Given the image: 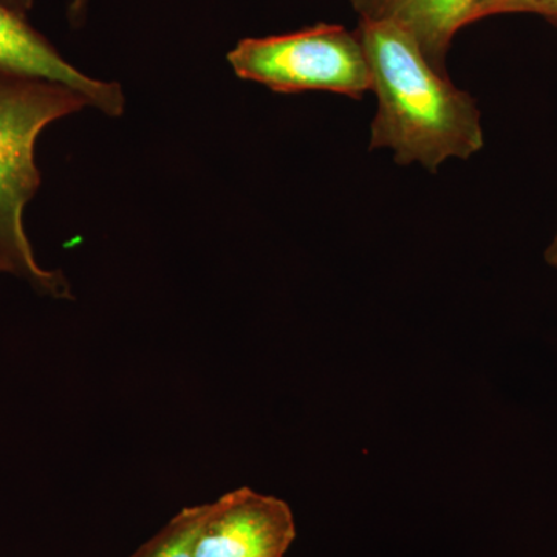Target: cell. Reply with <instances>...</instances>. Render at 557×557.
Listing matches in <instances>:
<instances>
[{
    "label": "cell",
    "instance_id": "7",
    "mask_svg": "<svg viewBox=\"0 0 557 557\" xmlns=\"http://www.w3.org/2000/svg\"><path fill=\"white\" fill-rule=\"evenodd\" d=\"M211 504L183 508L131 557H196L197 539Z\"/></svg>",
    "mask_w": 557,
    "mask_h": 557
},
{
    "label": "cell",
    "instance_id": "2",
    "mask_svg": "<svg viewBox=\"0 0 557 557\" xmlns=\"http://www.w3.org/2000/svg\"><path fill=\"white\" fill-rule=\"evenodd\" d=\"M84 108L89 101L67 86L0 73V262L57 299L72 296L67 278L39 265L24 212L42 182L35 156L40 132Z\"/></svg>",
    "mask_w": 557,
    "mask_h": 557
},
{
    "label": "cell",
    "instance_id": "10",
    "mask_svg": "<svg viewBox=\"0 0 557 557\" xmlns=\"http://www.w3.org/2000/svg\"><path fill=\"white\" fill-rule=\"evenodd\" d=\"M3 2H5L10 9L17 11V13L24 14L25 16V14L33 9L35 0H3Z\"/></svg>",
    "mask_w": 557,
    "mask_h": 557
},
{
    "label": "cell",
    "instance_id": "8",
    "mask_svg": "<svg viewBox=\"0 0 557 557\" xmlns=\"http://www.w3.org/2000/svg\"><path fill=\"white\" fill-rule=\"evenodd\" d=\"M555 0H478L474 13H472V24L485 17L496 16L505 13H533L544 9L548 3Z\"/></svg>",
    "mask_w": 557,
    "mask_h": 557
},
{
    "label": "cell",
    "instance_id": "1",
    "mask_svg": "<svg viewBox=\"0 0 557 557\" xmlns=\"http://www.w3.org/2000/svg\"><path fill=\"white\" fill-rule=\"evenodd\" d=\"M357 30L379 100L370 150H388L399 166L437 172L485 148L478 102L428 61L412 36L387 22L359 21Z\"/></svg>",
    "mask_w": 557,
    "mask_h": 557
},
{
    "label": "cell",
    "instance_id": "9",
    "mask_svg": "<svg viewBox=\"0 0 557 557\" xmlns=\"http://www.w3.org/2000/svg\"><path fill=\"white\" fill-rule=\"evenodd\" d=\"M87 5H89V0H70V20L75 22V24L83 20L84 14H86Z\"/></svg>",
    "mask_w": 557,
    "mask_h": 557
},
{
    "label": "cell",
    "instance_id": "11",
    "mask_svg": "<svg viewBox=\"0 0 557 557\" xmlns=\"http://www.w3.org/2000/svg\"><path fill=\"white\" fill-rule=\"evenodd\" d=\"M545 260H547L549 267H553V269L557 270V228L555 237H553V240L549 242L547 251H545Z\"/></svg>",
    "mask_w": 557,
    "mask_h": 557
},
{
    "label": "cell",
    "instance_id": "4",
    "mask_svg": "<svg viewBox=\"0 0 557 557\" xmlns=\"http://www.w3.org/2000/svg\"><path fill=\"white\" fill-rule=\"evenodd\" d=\"M295 537L288 505L245 486L212 502L196 557H284Z\"/></svg>",
    "mask_w": 557,
    "mask_h": 557
},
{
    "label": "cell",
    "instance_id": "12",
    "mask_svg": "<svg viewBox=\"0 0 557 557\" xmlns=\"http://www.w3.org/2000/svg\"><path fill=\"white\" fill-rule=\"evenodd\" d=\"M539 16H544L545 20L552 22L557 27V0L555 2L548 3L544 9L539 10Z\"/></svg>",
    "mask_w": 557,
    "mask_h": 557
},
{
    "label": "cell",
    "instance_id": "5",
    "mask_svg": "<svg viewBox=\"0 0 557 557\" xmlns=\"http://www.w3.org/2000/svg\"><path fill=\"white\" fill-rule=\"evenodd\" d=\"M0 73L62 84L78 91L90 108L109 116H121L126 109L119 83L95 79L73 67L60 51L28 24L24 14L0 0Z\"/></svg>",
    "mask_w": 557,
    "mask_h": 557
},
{
    "label": "cell",
    "instance_id": "3",
    "mask_svg": "<svg viewBox=\"0 0 557 557\" xmlns=\"http://www.w3.org/2000/svg\"><path fill=\"white\" fill-rule=\"evenodd\" d=\"M226 60L237 78L258 83L276 94L327 91L362 100L372 90L361 36L338 24L242 39Z\"/></svg>",
    "mask_w": 557,
    "mask_h": 557
},
{
    "label": "cell",
    "instance_id": "6",
    "mask_svg": "<svg viewBox=\"0 0 557 557\" xmlns=\"http://www.w3.org/2000/svg\"><path fill=\"white\" fill-rule=\"evenodd\" d=\"M359 21L387 22L412 36L428 61L448 75L458 32L472 24L478 0H350Z\"/></svg>",
    "mask_w": 557,
    "mask_h": 557
},
{
    "label": "cell",
    "instance_id": "13",
    "mask_svg": "<svg viewBox=\"0 0 557 557\" xmlns=\"http://www.w3.org/2000/svg\"><path fill=\"white\" fill-rule=\"evenodd\" d=\"M0 273H10L9 269H7V265L3 262H0Z\"/></svg>",
    "mask_w": 557,
    "mask_h": 557
}]
</instances>
